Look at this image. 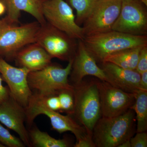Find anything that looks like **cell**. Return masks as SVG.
Returning a JSON list of instances; mask_svg holds the SVG:
<instances>
[{
	"instance_id": "cell-13",
	"label": "cell",
	"mask_w": 147,
	"mask_h": 147,
	"mask_svg": "<svg viewBox=\"0 0 147 147\" xmlns=\"http://www.w3.org/2000/svg\"><path fill=\"white\" fill-rule=\"evenodd\" d=\"M26 109L11 96L0 104V123L15 131L26 146L30 147L28 130L25 125Z\"/></svg>"
},
{
	"instance_id": "cell-6",
	"label": "cell",
	"mask_w": 147,
	"mask_h": 147,
	"mask_svg": "<svg viewBox=\"0 0 147 147\" xmlns=\"http://www.w3.org/2000/svg\"><path fill=\"white\" fill-rule=\"evenodd\" d=\"M25 109L26 115V123L30 127L33 124L34 121L38 116L43 115L50 119L53 129L60 134L66 131H71L76 137V141L90 135L88 133L86 128L72 116L68 115H63L59 112L48 109L38 100L33 94Z\"/></svg>"
},
{
	"instance_id": "cell-15",
	"label": "cell",
	"mask_w": 147,
	"mask_h": 147,
	"mask_svg": "<svg viewBox=\"0 0 147 147\" xmlns=\"http://www.w3.org/2000/svg\"><path fill=\"white\" fill-rule=\"evenodd\" d=\"M102 63L101 68L112 86L130 93L144 90L140 86L141 74L136 70L122 68L111 63Z\"/></svg>"
},
{
	"instance_id": "cell-3",
	"label": "cell",
	"mask_w": 147,
	"mask_h": 147,
	"mask_svg": "<svg viewBox=\"0 0 147 147\" xmlns=\"http://www.w3.org/2000/svg\"><path fill=\"white\" fill-rule=\"evenodd\" d=\"M74 110L72 117L89 134L101 117V108L96 81H82L74 85Z\"/></svg>"
},
{
	"instance_id": "cell-19",
	"label": "cell",
	"mask_w": 147,
	"mask_h": 147,
	"mask_svg": "<svg viewBox=\"0 0 147 147\" xmlns=\"http://www.w3.org/2000/svg\"><path fill=\"white\" fill-rule=\"evenodd\" d=\"M28 130L30 147H67L69 143L65 139H57L47 132L41 131L36 126L31 127Z\"/></svg>"
},
{
	"instance_id": "cell-5",
	"label": "cell",
	"mask_w": 147,
	"mask_h": 147,
	"mask_svg": "<svg viewBox=\"0 0 147 147\" xmlns=\"http://www.w3.org/2000/svg\"><path fill=\"white\" fill-rule=\"evenodd\" d=\"M73 61L74 58L71 59L65 68L51 63L40 70L30 71L28 81L32 92L48 95L63 90H73V85L68 81Z\"/></svg>"
},
{
	"instance_id": "cell-24",
	"label": "cell",
	"mask_w": 147,
	"mask_h": 147,
	"mask_svg": "<svg viewBox=\"0 0 147 147\" xmlns=\"http://www.w3.org/2000/svg\"><path fill=\"white\" fill-rule=\"evenodd\" d=\"M135 70L140 74L147 71V45L144 46L140 51Z\"/></svg>"
},
{
	"instance_id": "cell-22",
	"label": "cell",
	"mask_w": 147,
	"mask_h": 147,
	"mask_svg": "<svg viewBox=\"0 0 147 147\" xmlns=\"http://www.w3.org/2000/svg\"><path fill=\"white\" fill-rule=\"evenodd\" d=\"M57 95L61 104L60 112L73 115L74 105V90H63L58 92Z\"/></svg>"
},
{
	"instance_id": "cell-29",
	"label": "cell",
	"mask_w": 147,
	"mask_h": 147,
	"mask_svg": "<svg viewBox=\"0 0 147 147\" xmlns=\"http://www.w3.org/2000/svg\"><path fill=\"white\" fill-rule=\"evenodd\" d=\"M6 11V7L2 2L0 1V16L3 15Z\"/></svg>"
},
{
	"instance_id": "cell-1",
	"label": "cell",
	"mask_w": 147,
	"mask_h": 147,
	"mask_svg": "<svg viewBox=\"0 0 147 147\" xmlns=\"http://www.w3.org/2000/svg\"><path fill=\"white\" fill-rule=\"evenodd\" d=\"M135 114L131 108L120 115L101 117L92 130L96 147H118L133 137L135 131Z\"/></svg>"
},
{
	"instance_id": "cell-12",
	"label": "cell",
	"mask_w": 147,
	"mask_h": 147,
	"mask_svg": "<svg viewBox=\"0 0 147 147\" xmlns=\"http://www.w3.org/2000/svg\"><path fill=\"white\" fill-rule=\"evenodd\" d=\"M30 72L25 67L11 65L0 57V74L3 81L7 84L11 96L25 108L32 94L28 81Z\"/></svg>"
},
{
	"instance_id": "cell-32",
	"label": "cell",
	"mask_w": 147,
	"mask_h": 147,
	"mask_svg": "<svg viewBox=\"0 0 147 147\" xmlns=\"http://www.w3.org/2000/svg\"><path fill=\"white\" fill-rule=\"evenodd\" d=\"M3 23V19H1V20H0V27L1 26L2 24Z\"/></svg>"
},
{
	"instance_id": "cell-30",
	"label": "cell",
	"mask_w": 147,
	"mask_h": 147,
	"mask_svg": "<svg viewBox=\"0 0 147 147\" xmlns=\"http://www.w3.org/2000/svg\"><path fill=\"white\" fill-rule=\"evenodd\" d=\"M118 147H131L130 139H128V140L123 142L122 144H121Z\"/></svg>"
},
{
	"instance_id": "cell-23",
	"label": "cell",
	"mask_w": 147,
	"mask_h": 147,
	"mask_svg": "<svg viewBox=\"0 0 147 147\" xmlns=\"http://www.w3.org/2000/svg\"><path fill=\"white\" fill-rule=\"evenodd\" d=\"M0 143L7 147H25L26 145L20 138L15 137L0 123Z\"/></svg>"
},
{
	"instance_id": "cell-8",
	"label": "cell",
	"mask_w": 147,
	"mask_h": 147,
	"mask_svg": "<svg viewBox=\"0 0 147 147\" xmlns=\"http://www.w3.org/2000/svg\"><path fill=\"white\" fill-rule=\"evenodd\" d=\"M122 0H95L82 27L84 37L112 30L118 17Z\"/></svg>"
},
{
	"instance_id": "cell-26",
	"label": "cell",
	"mask_w": 147,
	"mask_h": 147,
	"mask_svg": "<svg viewBox=\"0 0 147 147\" xmlns=\"http://www.w3.org/2000/svg\"><path fill=\"white\" fill-rule=\"evenodd\" d=\"M74 147H96L92 135H89L84 139L76 141Z\"/></svg>"
},
{
	"instance_id": "cell-21",
	"label": "cell",
	"mask_w": 147,
	"mask_h": 147,
	"mask_svg": "<svg viewBox=\"0 0 147 147\" xmlns=\"http://www.w3.org/2000/svg\"><path fill=\"white\" fill-rule=\"evenodd\" d=\"M71 6L76 11L75 21L78 25L83 24L90 12L95 0H69Z\"/></svg>"
},
{
	"instance_id": "cell-28",
	"label": "cell",
	"mask_w": 147,
	"mask_h": 147,
	"mask_svg": "<svg viewBox=\"0 0 147 147\" xmlns=\"http://www.w3.org/2000/svg\"><path fill=\"white\" fill-rule=\"evenodd\" d=\"M140 84L142 89L147 91V71L141 74Z\"/></svg>"
},
{
	"instance_id": "cell-25",
	"label": "cell",
	"mask_w": 147,
	"mask_h": 147,
	"mask_svg": "<svg viewBox=\"0 0 147 147\" xmlns=\"http://www.w3.org/2000/svg\"><path fill=\"white\" fill-rule=\"evenodd\" d=\"M130 142L131 147H147L146 131L137 132L134 137H131Z\"/></svg>"
},
{
	"instance_id": "cell-14",
	"label": "cell",
	"mask_w": 147,
	"mask_h": 147,
	"mask_svg": "<svg viewBox=\"0 0 147 147\" xmlns=\"http://www.w3.org/2000/svg\"><path fill=\"white\" fill-rule=\"evenodd\" d=\"M70 75L74 85L82 82L87 76H95L99 80L109 83L104 71L97 65L96 61L81 40H78V46Z\"/></svg>"
},
{
	"instance_id": "cell-27",
	"label": "cell",
	"mask_w": 147,
	"mask_h": 147,
	"mask_svg": "<svg viewBox=\"0 0 147 147\" xmlns=\"http://www.w3.org/2000/svg\"><path fill=\"white\" fill-rule=\"evenodd\" d=\"M3 81L0 74V104L6 100L10 96L8 87L3 85Z\"/></svg>"
},
{
	"instance_id": "cell-18",
	"label": "cell",
	"mask_w": 147,
	"mask_h": 147,
	"mask_svg": "<svg viewBox=\"0 0 147 147\" xmlns=\"http://www.w3.org/2000/svg\"><path fill=\"white\" fill-rule=\"evenodd\" d=\"M143 47L129 48L113 53L105 57L102 63H111L122 68L135 70L139 53Z\"/></svg>"
},
{
	"instance_id": "cell-20",
	"label": "cell",
	"mask_w": 147,
	"mask_h": 147,
	"mask_svg": "<svg viewBox=\"0 0 147 147\" xmlns=\"http://www.w3.org/2000/svg\"><path fill=\"white\" fill-rule=\"evenodd\" d=\"M137 121L136 132L147 130V91L141 90L135 94V101L131 107Z\"/></svg>"
},
{
	"instance_id": "cell-9",
	"label": "cell",
	"mask_w": 147,
	"mask_h": 147,
	"mask_svg": "<svg viewBox=\"0 0 147 147\" xmlns=\"http://www.w3.org/2000/svg\"><path fill=\"white\" fill-rule=\"evenodd\" d=\"M42 12L47 23L69 36L82 40V27L76 24L71 7L64 0H43Z\"/></svg>"
},
{
	"instance_id": "cell-10",
	"label": "cell",
	"mask_w": 147,
	"mask_h": 147,
	"mask_svg": "<svg viewBox=\"0 0 147 147\" xmlns=\"http://www.w3.org/2000/svg\"><path fill=\"white\" fill-rule=\"evenodd\" d=\"M146 7L140 0H122L120 12L112 30L132 35H147Z\"/></svg>"
},
{
	"instance_id": "cell-17",
	"label": "cell",
	"mask_w": 147,
	"mask_h": 147,
	"mask_svg": "<svg viewBox=\"0 0 147 147\" xmlns=\"http://www.w3.org/2000/svg\"><path fill=\"white\" fill-rule=\"evenodd\" d=\"M52 59L45 49L35 42L26 45L18 51L13 60L18 67L33 71L45 68L52 63Z\"/></svg>"
},
{
	"instance_id": "cell-33",
	"label": "cell",
	"mask_w": 147,
	"mask_h": 147,
	"mask_svg": "<svg viewBox=\"0 0 147 147\" xmlns=\"http://www.w3.org/2000/svg\"><path fill=\"white\" fill-rule=\"evenodd\" d=\"M0 147H5L1 143H0Z\"/></svg>"
},
{
	"instance_id": "cell-2",
	"label": "cell",
	"mask_w": 147,
	"mask_h": 147,
	"mask_svg": "<svg viewBox=\"0 0 147 147\" xmlns=\"http://www.w3.org/2000/svg\"><path fill=\"white\" fill-rule=\"evenodd\" d=\"M84 45L96 61L119 51L147 45V35L136 36L110 31L84 37Z\"/></svg>"
},
{
	"instance_id": "cell-16",
	"label": "cell",
	"mask_w": 147,
	"mask_h": 147,
	"mask_svg": "<svg viewBox=\"0 0 147 147\" xmlns=\"http://www.w3.org/2000/svg\"><path fill=\"white\" fill-rule=\"evenodd\" d=\"M43 0H0L5 5L7 11L4 18L7 23L18 25L21 11H24L31 15L40 25L46 24L43 12Z\"/></svg>"
},
{
	"instance_id": "cell-11",
	"label": "cell",
	"mask_w": 147,
	"mask_h": 147,
	"mask_svg": "<svg viewBox=\"0 0 147 147\" xmlns=\"http://www.w3.org/2000/svg\"><path fill=\"white\" fill-rule=\"evenodd\" d=\"M101 108V117H113L125 113L132 107L136 94L127 92L109 84L96 81Z\"/></svg>"
},
{
	"instance_id": "cell-4",
	"label": "cell",
	"mask_w": 147,
	"mask_h": 147,
	"mask_svg": "<svg viewBox=\"0 0 147 147\" xmlns=\"http://www.w3.org/2000/svg\"><path fill=\"white\" fill-rule=\"evenodd\" d=\"M40 24L38 21L18 25L7 23L4 18L0 27V57L12 61L18 51L36 42Z\"/></svg>"
},
{
	"instance_id": "cell-31",
	"label": "cell",
	"mask_w": 147,
	"mask_h": 147,
	"mask_svg": "<svg viewBox=\"0 0 147 147\" xmlns=\"http://www.w3.org/2000/svg\"><path fill=\"white\" fill-rule=\"evenodd\" d=\"M142 2L144 3L147 6V0H140Z\"/></svg>"
},
{
	"instance_id": "cell-7",
	"label": "cell",
	"mask_w": 147,
	"mask_h": 147,
	"mask_svg": "<svg viewBox=\"0 0 147 147\" xmlns=\"http://www.w3.org/2000/svg\"><path fill=\"white\" fill-rule=\"evenodd\" d=\"M36 42L43 47L53 59L68 61L74 58L78 46V40L47 22L40 26Z\"/></svg>"
}]
</instances>
